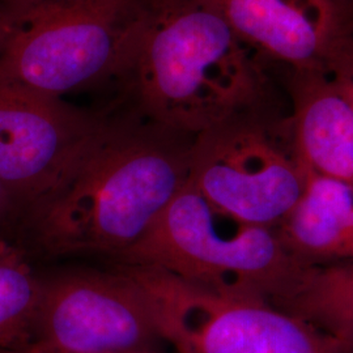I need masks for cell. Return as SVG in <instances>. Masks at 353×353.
Returning <instances> with one entry per match:
<instances>
[{
    "mask_svg": "<svg viewBox=\"0 0 353 353\" xmlns=\"http://www.w3.org/2000/svg\"><path fill=\"white\" fill-rule=\"evenodd\" d=\"M192 141L135 114L108 118L63 182L23 212L30 237L54 255L118 258L188 183Z\"/></svg>",
    "mask_w": 353,
    "mask_h": 353,
    "instance_id": "cell-1",
    "label": "cell"
},
{
    "mask_svg": "<svg viewBox=\"0 0 353 353\" xmlns=\"http://www.w3.org/2000/svg\"><path fill=\"white\" fill-rule=\"evenodd\" d=\"M115 84L130 113L195 138L262 109L271 74L205 0H145L137 42Z\"/></svg>",
    "mask_w": 353,
    "mask_h": 353,
    "instance_id": "cell-2",
    "label": "cell"
},
{
    "mask_svg": "<svg viewBox=\"0 0 353 353\" xmlns=\"http://www.w3.org/2000/svg\"><path fill=\"white\" fill-rule=\"evenodd\" d=\"M159 268L203 290L280 303L309 265L276 228L254 225L210 202L189 181L150 230L117 258Z\"/></svg>",
    "mask_w": 353,
    "mask_h": 353,
    "instance_id": "cell-3",
    "label": "cell"
},
{
    "mask_svg": "<svg viewBox=\"0 0 353 353\" xmlns=\"http://www.w3.org/2000/svg\"><path fill=\"white\" fill-rule=\"evenodd\" d=\"M145 0H23L0 51V76L61 97L122 74Z\"/></svg>",
    "mask_w": 353,
    "mask_h": 353,
    "instance_id": "cell-4",
    "label": "cell"
},
{
    "mask_svg": "<svg viewBox=\"0 0 353 353\" xmlns=\"http://www.w3.org/2000/svg\"><path fill=\"white\" fill-rule=\"evenodd\" d=\"M176 353H352L262 299L203 290L159 268L121 265Z\"/></svg>",
    "mask_w": 353,
    "mask_h": 353,
    "instance_id": "cell-5",
    "label": "cell"
},
{
    "mask_svg": "<svg viewBox=\"0 0 353 353\" xmlns=\"http://www.w3.org/2000/svg\"><path fill=\"white\" fill-rule=\"evenodd\" d=\"M189 182L242 221L278 228L301 199L306 178L292 144L255 109L194 138Z\"/></svg>",
    "mask_w": 353,
    "mask_h": 353,
    "instance_id": "cell-6",
    "label": "cell"
},
{
    "mask_svg": "<svg viewBox=\"0 0 353 353\" xmlns=\"http://www.w3.org/2000/svg\"><path fill=\"white\" fill-rule=\"evenodd\" d=\"M108 118L0 76V179L16 212L63 182Z\"/></svg>",
    "mask_w": 353,
    "mask_h": 353,
    "instance_id": "cell-7",
    "label": "cell"
},
{
    "mask_svg": "<svg viewBox=\"0 0 353 353\" xmlns=\"http://www.w3.org/2000/svg\"><path fill=\"white\" fill-rule=\"evenodd\" d=\"M163 341L137 283L115 272L77 271L42 278L30 345L46 353H128Z\"/></svg>",
    "mask_w": 353,
    "mask_h": 353,
    "instance_id": "cell-8",
    "label": "cell"
},
{
    "mask_svg": "<svg viewBox=\"0 0 353 353\" xmlns=\"http://www.w3.org/2000/svg\"><path fill=\"white\" fill-rule=\"evenodd\" d=\"M265 63L323 72L328 55L353 32L344 0H205Z\"/></svg>",
    "mask_w": 353,
    "mask_h": 353,
    "instance_id": "cell-9",
    "label": "cell"
},
{
    "mask_svg": "<svg viewBox=\"0 0 353 353\" xmlns=\"http://www.w3.org/2000/svg\"><path fill=\"white\" fill-rule=\"evenodd\" d=\"M290 140L305 170L353 186V112L323 72L292 74Z\"/></svg>",
    "mask_w": 353,
    "mask_h": 353,
    "instance_id": "cell-10",
    "label": "cell"
},
{
    "mask_svg": "<svg viewBox=\"0 0 353 353\" xmlns=\"http://www.w3.org/2000/svg\"><path fill=\"white\" fill-rule=\"evenodd\" d=\"M303 172V196L276 228L280 237L307 263L352 262L353 186Z\"/></svg>",
    "mask_w": 353,
    "mask_h": 353,
    "instance_id": "cell-11",
    "label": "cell"
},
{
    "mask_svg": "<svg viewBox=\"0 0 353 353\" xmlns=\"http://www.w3.org/2000/svg\"><path fill=\"white\" fill-rule=\"evenodd\" d=\"M353 352V261L309 263L275 305Z\"/></svg>",
    "mask_w": 353,
    "mask_h": 353,
    "instance_id": "cell-12",
    "label": "cell"
},
{
    "mask_svg": "<svg viewBox=\"0 0 353 353\" xmlns=\"http://www.w3.org/2000/svg\"><path fill=\"white\" fill-rule=\"evenodd\" d=\"M41 292L42 278L26 250L0 236V353L33 341Z\"/></svg>",
    "mask_w": 353,
    "mask_h": 353,
    "instance_id": "cell-13",
    "label": "cell"
},
{
    "mask_svg": "<svg viewBox=\"0 0 353 353\" xmlns=\"http://www.w3.org/2000/svg\"><path fill=\"white\" fill-rule=\"evenodd\" d=\"M323 74L353 112V32L341 38L331 51Z\"/></svg>",
    "mask_w": 353,
    "mask_h": 353,
    "instance_id": "cell-14",
    "label": "cell"
},
{
    "mask_svg": "<svg viewBox=\"0 0 353 353\" xmlns=\"http://www.w3.org/2000/svg\"><path fill=\"white\" fill-rule=\"evenodd\" d=\"M21 1L23 0H0V51L12 33Z\"/></svg>",
    "mask_w": 353,
    "mask_h": 353,
    "instance_id": "cell-15",
    "label": "cell"
},
{
    "mask_svg": "<svg viewBox=\"0 0 353 353\" xmlns=\"http://www.w3.org/2000/svg\"><path fill=\"white\" fill-rule=\"evenodd\" d=\"M14 214H16V208H14L12 196L0 179V236H3V229L6 228L7 223L12 219Z\"/></svg>",
    "mask_w": 353,
    "mask_h": 353,
    "instance_id": "cell-16",
    "label": "cell"
},
{
    "mask_svg": "<svg viewBox=\"0 0 353 353\" xmlns=\"http://www.w3.org/2000/svg\"><path fill=\"white\" fill-rule=\"evenodd\" d=\"M4 353H46L43 352V351H41V350H38L36 348L34 345H26V347H23V348H20V350H16V351H11V352H4Z\"/></svg>",
    "mask_w": 353,
    "mask_h": 353,
    "instance_id": "cell-17",
    "label": "cell"
},
{
    "mask_svg": "<svg viewBox=\"0 0 353 353\" xmlns=\"http://www.w3.org/2000/svg\"><path fill=\"white\" fill-rule=\"evenodd\" d=\"M128 353H161L159 352L157 350H151V351H138V352H128Z\"/></svg>",
    "mask_w": 353,
    "mask_h": 353,
    "instance_id": "cell-18",
    "label": "cell"
},
{
    "mask_svg": "<svg viewBox=\"0 0 353 353\" xmlns=\"http://www.w3.org/2000/svg\"><path fill=\"white\" fill-rule=\"evenodd\" d=\"M344 1H345V3H348V4H350V6L353 8V0H344Z\"/></svg>",
    "mask_w": 353,
    "mask_h": 353,
    "instance_id": "cell-19",
    "label": "cell"
},
{
    "mask_svg": "<svg viewBox=\"0 0 353 353\" xmlns=\"http://www.w3.org/2000/svg\"><path fill=\"white\" fill-rule=\"evenodd\" d=\"M353 353V352H352Z\"/></svg>",
    "mask_w": 353,
    "mask_h": 353,
    "instance_id": "cell-20",
    "label": "cell"
}]
</instances>
